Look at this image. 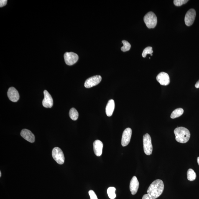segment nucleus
<instances>
[{
    "label": "nucleus",
    "mask_w": 199,
    "mask_h": 199,
    "mask_svg": "<svg viewBox=\"0 0 199 199\" xmlns=\"http://www.w3.org/2000/svg\"><path fill=\"white\" fill-rule=\"evenodd\" d=\"M44 98L42 104L44 107L47 108H51L53 105V100L51 96L46 90L44 92Z\"/></svg>",
    "instance_id": "9d476101"
},
{
    "label": "nucleus",
    "mask_w": 199,
    "mask_h": 199,
    "mask_svg": "<svg viewBox=\"0 0 199 199\" xmlns=\"http://www.w3.org/2000/svg\"><path fill=\"white\" fill-rule=\"evenodd\" d=\"M187 179L190 181H193L196 178V174L194 171L191 169H189L187 172Z\"/></svg>",
    "instance_id": "6ab92c4d"
},
{
    "label": "nucleus",
    "mask_w": 199,
    "mask_h": 199,
    "mask_svg": "<svg viewBox=\"0 0 199 199\" xmlns=\"http://www.w3.org/2000/svg\"><path fill=\"white\" fill-rule=\"evenodd\" d=\"M197 162H198V163L199 166V157L197 158Z\"/></svg>",
    "instance_id": "cd10ccee"
},
{
    "label": "nucleus",
    "mask_w": 199,
    "mask_h": 199,
    "mask_svg": "<svg viewBox=\"0 0 199 199\" xmlns=\"http://www.w3.org/2000/svg\"><path fill=\"white\" fill-rule=\"evenodd\" d=\"M151 56H152V54H151Z\"/></svg>",
    "instance_id": "c756f323"
},
{
    "label": "nucleus",
    "mask_w": 199,
    "mask_h": 199,
    "mask_svg": "<svg viewBox=\"0 0 199 199\" xmlns=\"http://www.w3.org/2000/svg\"><path fill=\"white\" fill-rule=\"evenodd\" d=\"M143 145L144 152L146 155H150L152 154L153 151L152 139L148 134H146L143 136Z\"/></svg>",
    "instance_id": "20e7f679"
},
{
    "label": "nucleus",
    "mask_w": 199,
    "mask_h": 199,
    "mask_svg": "<svg viewBox=\"0 0 199 199\" xmlns=\"http://www.w3.org/2000/svg\"><path fill=\"white\" fill-rule=\"evenodd\" d=\"M7 94L9 100L14 102H16L19 99V92L14 87H11L9 89Z\"/></svg>",
    "instance_id": "f8f14e48"
},
{
    "label": "nucleus",
    "mask_w": 199,
    "mask_h": 199,
    "mask_svg": "<svg viewBox=\"0 0 199 199\" xmlns=\"http://www.w3.org/2000/svg\"><path fill=\"white\" fill-rule=\"evenodd\" d=\"M176 139L177 142L185 144L189 141L190 137V133L187 128L183 127L176 128L174 130Z\"/></svg>",
    "instance_id": "f03ea898"
},
{
    "label": "nucleus",
    "mask_w": 199,
    "mask_h": 199,
    "mask_svg": "<svg viewBox=\"0 0 199 199\" xmlns=\"http://www.w3.org/2000/svg\"><path fill=\"white\" fill-rule=\"evenodd\" d=\"M188 0H174V4L175 6H180L188 2Z\"/></svg>",
    "instance_id": "5701e85b"
},
{
    "label": "nucleus",
    "mask_w": 199,
    "mask_h": 199,
    "mask_svg": "<svg viewBox=\"0 0 199 199\" xmlns=\"http://www.w3.org/2000/svg\"><path fill=\"white\" fill-rule=\"evenodd\" d=\"M52 156L58 163L62 164L65 161V157L62 150L58 147L54 148L52 151Z\"/></svg>",
    "instance_id": "39448f33"
},
{
    "label": "nucleus",
    "mask_w": 199,
    "mask_h": 199,
    "mask_svg": "<svg viewBox=\"0 0 199 199\" xmlns=\"http://www.w3.org/2000/svg\"><path fill=\"white\" fill-rule=\"evenodd\" d=\"M20 135L24 139L30 142L33 143L35 141V136L32 132L28 129H23L21 132Z\"/></svg>",
    "instance_id": "ddd939ff"
},
{
    "label": "nucleus",
    "mask_w": 199,
    "mask_h": 199,
    "mask_svg": "<svg viewBox=\"0 0 199 199\" xmlns=\"http://www.w3.org/2000/svg\"><path fill=\"white\" fill-rule=\"evenodd\" d=\"M139 187L138 180L137 177L134 176L132 179L130 183V190L132 194L135 195L137 193Z\"/></svg>",
    "instance_id": "2eb2a0df"
},
{
    "label": "nucleus",
    "mask_w": 199,
    "mask_h": 199,
    "mask_svg": "<svg viewBox=\"0 0 199 199\" xmlns=\"http://www.w3.org/2000/svg\"><path fill=\"white\" fill-rule=\"evenodd\" d=\"M89 194L90 199H98L96 194L93 190H90L89 192Z\"/></svg>",
    "instance_id": "b1692460"
},
{
    "label": "nucleus",
    "mask_w": 199,
    "mask_h": 199,
    "mask_svg": "<svg viewBox=\"0 0 199 199\" xmlns=\"http://www.w3.org/2000/svg\"><path fill=\"white\" fill-rule=\"evenodd\" d=\"M144 20L146 26L149 29L154 28L157 26V16L152 11L147 13L145 16Z\"/></svg>",
    "instance_id": "7ed1b4c3"
},
{
    "label": "nucleus",
    "mask_w": 199,
    "mask_h": 199,
    "mask_svg": "<svg viewBox=\"0 0 199 199\" xmlns=\"http://www.w3.org/2000/svg\"><path fill=\"white\" fill-rule=\"evenodd\" d=\"M116 188L114 187H110L107 189V194L109 198L111 199H114L116 198V195L115 193Z\"/></svg>",
    "instance_id": "aec40b11"
},
{
    "label": "nucleus",
    "mask_w": 199,
    "mask_h": 199,
    "mask_svg": "<svg viewBox=\"0 0 199 199\" xmlns=\"http://www.w3.org/2000/svg\"><path fill=\"white\" fill-rule=\"evenodd\" d=\"M132 131L131 128H128L125 129L123 132L121 139V145L123 146H126L128 145L130 141Z\"/></svg>",
    "instance_id": "6e6552de"
},
{
    "label": "nucleus",
    "mask_w": 199,
    "mask_h": 199,
    "mask_svg": "<svg viewBox=\"0 0 199 199\" xmlns=\"http://www.w3.org/2000/svg\"><path fill=\"white\" fill-rule=\"evenodd\" d=\"M157 80L162 85L167 86L170 83V79L169 75L164 72H160L157 75Z\"/></svg>",
    "instance_id": "9b49d317"
},
{
    "label": "nucleus",
    "mask_w": 199,
    "mask_h": 199,
    "mask_svg": "<svg viewBox=\"0 0 199 199\" xmlns=\"http://www.w3.org/2000/svg\"><path fill=\"white\" fill-rule=\"evenodd\" d=\"M184 113V110L182 108H178L174 110L171 115V118L174 119L182 116Z\"/></svg>",
    "instance_id": "f3484780"
},
{
    "label": "nucleus",
    "mask_w": 199,
    "mask_h": 199,
    "mask_svg": "<svg viewBox=\"0 0 199 199\" xmlns=\"http://www.w3.org/2000/svg\"><path fill=\"white\" fill-rule=\"evenodd\" d=\"M164 185L160 179H157L152 182L147 190V194L154 199H156L162 194L163 191Z\"/></svg>",
    "instance_id": "f257e3e1"
},
{
    "label": "nucleus",
    "mask_w": 199,
    "mask_h": 199,
    "mask_svg": "<svg viewBox=\"0 0 199 199\" xmlns=\"http://www.w3.org/2000/svg\"><path fill=\"white\" fill-rule=\"evenodd\" d=\"M142 199H154L152 198L151 196L148 194H145L142 197Z\"/></svg>",
    "instance_id": "a878e982"
},
{
    "label": "nucleus",
    "mask_w": 199,
    "mask_h": 199,
    "mask_svg": "<svg viewBox=\"0 0 199 199\" xmlns=\"http://www.w3.org/2000/svg\"><path fill=\"white\" fill-rule=\"evenodd\" d=\"M196 16V11L194 9L189 10L186 14L185 17V23L188 26H191L193 24Z\"/></svg>",
    "instance_id": "1a4fd4ad"
},
{
    "label": "nucleus",
    "mask_w": 199,
    "mask_h": 199,
    "mask_svg": "<svg viewBox=\"0 0 199 199\" xmlns=\"http://www.w3.org/2000/svg\"><path fill=\"white\" fill-rule=\"evenodd\" d=\"M101 79V77L100 75H95L90 77L86 80L85 86L86 88H90L96 86L100 83Z\"/></svg>",
    "instance_id": "0eeeda50"
},
{
    "label": "nucleus",
    "mask_w": 199,
    "mask_h": 199,
    "mask_svg": "<svg viewBox=\"0 0 199 199\" xmlns=\"http://www.w3.org/2000/svg\"><path fill=\"white\" fill-rule=\"evenodd\" d=\"M115 108V102L114 100L111 99L108 101L107 104L106 108L107 116L108 117L112 116Z\"/></svg>",
    "instance_id": "dca6fc26"
},
{
    "label": "nucleus",
    "mask_w": 199,
    "mask_h": 199,
    "mask_svg": "<svg viewBox=\"0 0 199 199\" xmlns=\"http://www.w3.org/2000/svg\"><path fill=\"white\" fill-rule=\"evenodd\" d=\"M7 0H1L0 1V7L2 8L5 6L7 4Z\"/></svg>",
    "instance_id": "393cba45"
},
{
    "label": "nucleus",
    "mask_w": 199,
    "mask_h": 199,
    "mask_svg": "<svg viewBox=\"0 0 199 199\" xmlns=\"http://www.w3.org/2000/svg\"><path fill=\"white\" fill-rule=\"evenodd\" d=\"M69 116H70V118L73 120H76L79 117L78 111L74 108H72L70 110Z\"/></svg>",
    "instance_id": "a211bd4d"
},
{
    "label": "nucleus",
    "mask_w": 199,
    "mask_h": 199,
    "mask_svg": "<svg viewBox=\"0 0 199 199\" xmlns=\"http://www.w3.org/2000/svg\"><path fill=\"white\" fill-rule=\"evenodd\" d=\"M122 42L123 44V46L121 47V51L123 52L129 51L131 47V45L126 40H123Z\"/></svg>",
    "instance_id": "412c9836"
},
{
    "label": "nucleus",
    "mask_w": 199,
    "mask_h": 199,
    "mask_svg": "<svg viewBox=\"0 0 199 199\" xmlns=\"http://www.w3.org/2000/svg\"><path fill=\"white\" fill-rule=\"evenodd\" d=\"M1 174H1V172H0V177H1Z\"/></svg>",
    "instance_id": "c85d7f7f"
},
{
    "label": "nucleus",
    "mask_w": 199,
    "mask_h": 199,
    "mask_svg": "<svg viewBox=\"0 0 199 199\" xmlns=\"http://www.w3.org/2000/svg\"><path fill=\"white\" fill-rule=\"evenodd\" d=\"M64 60L67 65H74L78 61L79 57L76 54L73 52H67L64 55Z\"/></svg>",
    "instance_id": "423d86ee"
},
{
    "label": "nucleus",
    "mask_w": 199,
    "mask_h": 199,
    "mask_svg": "<svg viewBox=\"0 0 199 199\" xmlns=\"http://www.w3.org/2000/svg\"><path fill=\"white\" fill-rule=\"evenodd\" d=\"M153 53L152 50V47H148L146 48L143 51L142 53V56L144 58H145L148 54H151Z\"/></svg>",
    "instance_id": "4be33fe9"
},
{
    "label": "nucleus",
    "mask_w": 199,
    "mask_h": 199,
    "mask_svg": "<svg viewBox=\"0 0 199 199\" xmlns=\"http://www.w3.org/2000/svg\"><path fill=\"white\" fill-rule=\"evenodd\" d=\"M94 153L97 157H100L102 154L103 143L99 140L95 141L93 144Z\"/></svg>",
    "instance_id": "4468645a"
},
{
    "label": "nucleus",
    "mask_w": 199,
    "mask_h": 199,
    "mask_svg": "<svg viewBox=\"0 0 199 199\" xmlns=\"http://www.w3.org/2000/svg\"><path fill=\"white\" fill-rule=\"evenodd\" d=\"M195 87L196 88H199V80L195 84Z\"/></svg>",
    "instance_id": "bb28decb"
}]
</instances>
